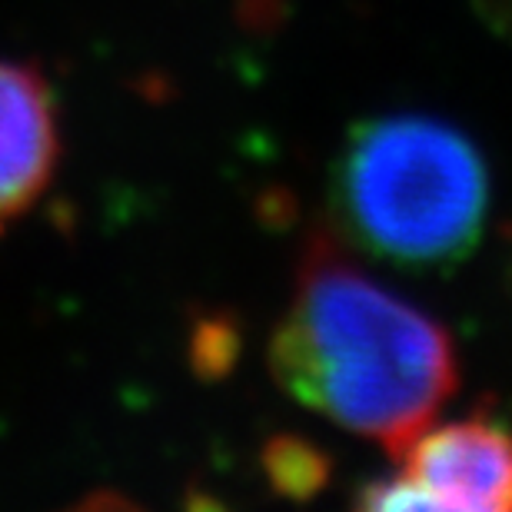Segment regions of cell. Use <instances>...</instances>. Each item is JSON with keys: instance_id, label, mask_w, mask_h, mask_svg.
Returning a JSON list of instances; mask_svg holds the SVG:
<instances>
[{"instance_id": "3957f363", "label": "cell", "mask_w": 512, "mask_h": 512, "mask_svg": "<svg viewBox=\"0 0 512 512\" xmlns=\"http://www.w3.org/2000/svg\"><path fill=\"white\" fill-rule=\"evenodd\" d=\"M393 459L423 509L512 512V433L486 409L429 423Z\"/></svg>"}, {"instance_id": "52a82bcc", "label": "cell", "mask_w": 512, "mask_h": 512, "mask_svg": "<svg viewBox=\"0 0 512 512\" xmlns=\"http://www.w3.org/2000/svg\"><path fill=\"white\" fill-rule=\"evenodd\" d=\"M473 7L489 34L512 40V0H473Z\"/></svg>"}, {"instance_id": "5b68a950", "label": "cell", "mask_w": 512, "mask_h": 512, "mask_svg": "<svg viewBox=\"0 0 512 512\" xmlns=\"http://www.w3.org/2000/svg\"><path fill=\"white\" fill-rule=\"evenodd\" d=\"M260 469L266 476V486L276 496L293 499V503H306L330 483V456L310 439L293 433H276L266 439Z\"/></svg>"}, {"instance_id": "7a4b0ae2", "label": "cell", "mask_w": 512, "mask_h": 512, "mask_svg": "<svg viewBox=\"0 0 512 512\" xmlns=\"http://www.w3.org/2000/svg\"><path fill=\"white\" fill-rule=\"evenodd\" d=\"M333 230L403 270H453L479 247L489 170L463 130L426 114L370 117L350 130L330 180Z\"/></svg>"}, {"instance_id": "6da1fadb", "label": "cell", "mask_w": 512, "mask_h": 512, "mask_svg": "<svg viewBox=\"0 0 512 512\" xmlns=\"http://www.w3.org/2000/svg\"><path fill=\"white\" fill-rule=\"evenodd\" d=\"M266 363L280 389L396 456L459 386V350L436 316L373 280L333 227H316Z\"/></svg>"}, {"instance_id": "8992f818", "label": "cell", "mask_w": 512, "mask_h": 512, "mask_svg": "<svg viewBox=\"0 0 512 512\" xmlns=\"http://www.w3.org/2000/svg\"><path fill=\"white\" fill-rule=\"evenodd\" d=\"M193 363L203 376H220L230 370V363L237 360L240 346H237V330L230 323H223V316L213 320H200V326L193 330Z\"/></svg>"}, {"instance_id": "277c9868", "label": "cell", "mask_w": 512, "mask_h": 512, "mask_svg": "<svg viewBox=\"0 0 512 512\" xmlns=\"http://www.w3.org/2000/svg\"><path fill=\"white\" fill-rule=\"evenodd\" d=\"M60 167L57 97L44 70L0 60V233L44 200Z\"/></svg>"}]
</instances>
